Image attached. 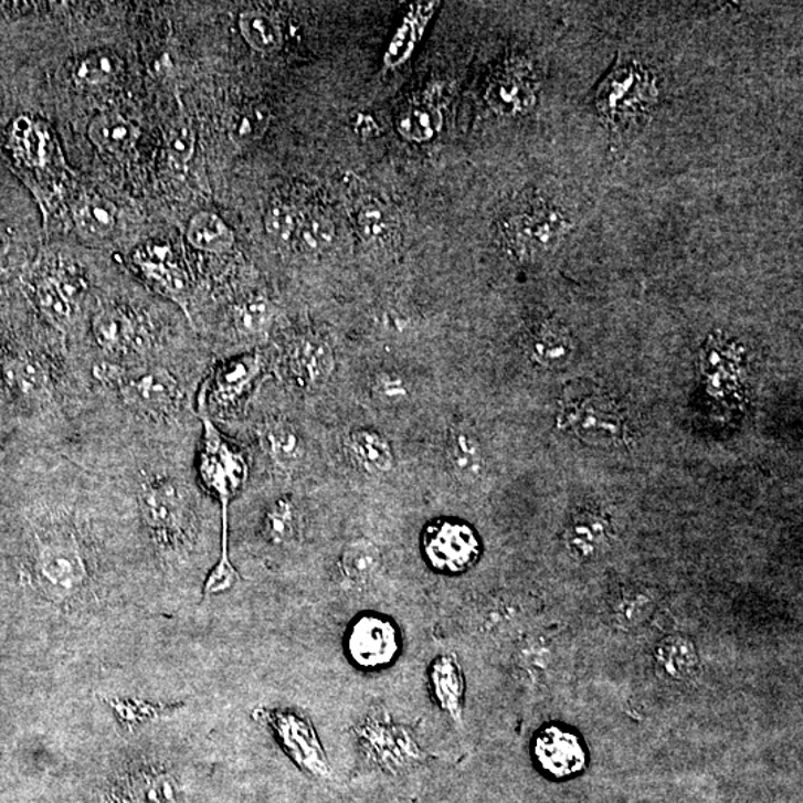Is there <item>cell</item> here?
Segmentation results:
<instances>
[{
  "label": "cell",
  "mask_w": 803,
  "mask_h": 803,
  "mask_svg": "<svg viewBox=\"0 0 803 803\" xmlns=\"http://www.w3.org/2000/svg\"><path fill=\"white\" fill-rule=\"evenodd\" d=\"M203 445L199 471L205 487L218 497L222 510L221 557L204 583V594H221L234 587L237 571L228 556V510L231 501L246 483L249 467L242 451L235 448L214 426L208 414L203 415Z\"/></svg>",
  "instance_id": "6da1fadb"
},
{
  "label": "cell",
  "mask_w": 803,
  "mask_h": 803,
  "mask_svg": "<svg viewBox=\"0 0 803 803\" xmlns=\"http://www.w3.org/2000/svg\"><path fill=\"white\" fill-rule=\"evenodd\" d=\"M139 504L146 530L158 551L173 560L187 557L199 539V528L183 489L171 480H150L141 488Z\"/></svg>",
  "instance_id": "7a4b0ae2"
},
{
  "label": "cell",
  "mask_w": 803,
  "mask_h": 803,
  "mask_svg": "<svg viewBox=\"0 0 803 803\" xmlns=\"http://www.w3.org/2000/svg\"><path fill=\"white\" fill-rule=\"evenodd\" d=\"M479 551L478 536L465 522L442 519L424 530V557L441 573H463L475 564Z\"/></svg>",
  "instance_id": "3957f363"
},
{
  "label": "cell",
  "mask_w": 803,
  "mask_h": 803,
  "mask_svg": "<svg viewBox=\"0 0 803 803\" xmlns=\"http://www.w3.org/2000/svg\"><path fill=\"white\" fill-rule=\"evenodd\" d=\"M266 723L272 726L283 750L305 772L316 779H328L330 768L319 738L310 721L289 710H266Z\"/></svg>",
  "instance_id": "277c9868"
},
{
  "label": "cell",
  "mask_w": 803,
  "mask_h": 803,
  "mask_svg": "<svg viewBox=\"0 0 803 803\" xmlns=\"http://www.w3.org/2000/svg\"><path fill=\"white\" fill-rule=\"evenodd\" d=\"M347 652L363 669L388 667L399 654V634L393 622L381 615H363L351 624Z\"/></svg>",
  "instance_id": "5b68a950"
},
{
  "label": "cell",
  "mask_w": 803,
  "mask_h": 803,
  "mask_svg": "<svg viewBox=\"0 0 803 803\" xmlns=\"http://www.w3.org/2000/svg\"><path fill=\"white\" fill-rule=\"evenodd\" d=\"M532 754L540 770L556 780L571 779L587 767V750L577 733L561 726H547L535 738Z\"/></svg>",
  "instance_id": "8992f818"
},
{
  "label": "cell",
  "mask_w": 803,
  "mask_h": 803,
  "mask_svg": "<svg viewBox=\"0 0 803 803\" xmlns=\"http://www.w3.org/2000/svg\"><path fill=\"white\" fill-rule=\"evenodd\" d=\"M127 403L148 414H166L179 401V385L175 377L162 368L149 369L127 378L121 384Z\"/></svg>",
  "instance_id": "52a82bcc"
},
{
  "label": "cell",
  "mask_w": 803,
  "mask_h": 803,
  "mask_svg": "<svg viewBox=\"0 0 803 803\" xmlns=\"http://www.w3.org/2000/svg\"><path fill=\"white\" fill-rule=\"evenodd\" d=\"M569 416L573 431L594 444H615L624 437L625 426L621 415L600 399H588L574 406Z\"/></svg>",
  "instance_id": "ba28073f"
},
{
  "label": "cell",
  "mask_w": 803,
  "mask_h": 803,
  "mask_svg": "<svg viewBox=\"0 0 803 803\" xmlns=\"http://www.w3.org/2000/svg\"><path fill=\"white\" fill-rule=\"evenodd\" d=\"M290 368L296 380L305 388H319L334 373V351L324 339L299 338L290 350Z\"/></svg>",
  "instance_id": "9c48e42d"
},
{
  "label": "cell",
  "mask_w": 803,
  "mask_h": 803,
  "mask_svg": "<svg viewBox=\"0 0 803 803\" xmlns=\"http://www.w3.org/2000/svg\"><path fill=\"white\" fill-rule=\"evenodd\" d=\"M564 228L561 214L542 208L521 214L514 223V239L517 246L528 255H539L551 251L560 240Z\"/></svg>",
  "instance_id": "30bf717a"
},
{
  "label": "cell",
  "mask_w": 803,
  "mask_h": 803,
  "mask_svg": "<svg viewBox=\"0 0 803 803\" xmlns=\"http://www.w3.org/2000/svg\"><path fill=\"white\" fill-rule=\"evenodd\" d=\"M260 369L261 363L256 356H243L223 363L214 373L209 388L214 403L219 406H230L237 402L255 380Z\"/></svg>",
  "instance_id": "8fae6325"
},
{
  "label": "cell",
  "mask_w": 803,
  "mask_h": 803,
  "mask_svg": "<svg viewBox=\"0 0 803 803\" xmlns=\"http://www.w3.org/2000/svg\"><path fill=\"white\" fill-rule=\"evenodd\" d=\"M93 334L98 346L109 351H127L144 344L135 321L118 308H103L93 319Z\"/></svg>",
  "instance_id": "7c38bea8"
},
{
  "label": "cell",
  "mask_w": 803,
  "mask_h": 803,
  "mask_svg": "<svg viewBox=\"0 0 803 803\" xmlns=\"http://www.w3.org/2000/svg\"><path fill=\"white\" fill-rule=\"evenodd\" d=\"M140 131L136 124L118 114H103L88 126V137L98 149L110 156H123L135 148Z\"/></svg>",
  "instance_id": "4fadbf2b"
},
{
  "label": "cell",
  "mask_w": 803,
  "mask_h": 803,
  "mask_svg": "<svg viewBox=\"0 0 803 803\" xmlns=\"http://www.w3.org/2000/svg\"><path fill=\"white\" fill-rule=\"evenodd\" d=\"M431 685L442 710L448 711L455 720L461 719L463 677L454 656L444 655L433 661Z\"/></svg>",
  "instance_id": "5bb4252c"
},
{
  "label": "cell",
  "mask_w": 803,
  "mask_h": 803,
  "mask_svg": "<svg viewBox=\"0 0 803 803\" xmlns=\"http://www.w3.org/2000/svg\"><path fill=\"white\" fill-rule=\"evenodd\" d=\"M448 457L455 475L463 480L475 483L485 471L483 446L469 429L457 427L451 432Z\"/></svg>",
  "instance_id": "9a60e30c"
},
{
  "label": "cell",
  "mask_w": 803,
  "mask_h": 803,
  "mask_svg": "<svg viewBox=\"0 0 803 803\" xmlns=\"http://www.w3.org/2000/svg\"><path fill=\"white\" fill-rule=\"evenodd\" d=\"M261 440L272 461L283 469H292L303 461V440L292 424L283 420L266 423L262 429Z\"/></svg>",
  "instance_id": "2e32d148"
},
{
  "label": "cell",
  "mask_w": 803,
  "mask_h": 803,
  "mask_svg": "<svg viewBox=\"0 0 803 803\" xmlns=\"http://www.w3.org/2000/svg\"><path fill=\"white\" fill-rule=\"evenodd\" d=\"M528 350L531 359L540 367L558 369L570 362L573 342L560 326L543 325L531 335Z\"/></svg>",
  "instance_id": "e0dca14e"
},
{
  "label": "cell",
  "mask_w": 803,
  "mask_h": 803,
  "mask_svg": "<svg viewBox=\"0 0 803 803\" xmlns=\"http://www.w3.org/2000/svg\"><path fill=\"white\" fill-rule=\"evenodd\" d=\"M349 448L356 462L372 474H388L393 469L392 445L380 433L360 429L349 437Z\"/></svg>",
  "instance_id": "ac0fdd59"
},
{
  "label": "cell",
  "mask_w": 803,
  "mask_h": 803,
  "mask_svg": "<svg viewBox=\"0 0 803 803\" xmlns=\"http://www.w3.org/2000/svg\"><path fill=\"white\" fill-rule=\"evenodd\" d=\"M188 242L196 249L210 253H223L234 246V233L218 214L200 212L189 221Z\"/></svg>",
  "instance_id": "d6986e66"
},
{
  "label": "cell",
  "mask_w": 803,
  "mask_h": 803,
  "mask_svg": "<svg viewBox=\"0 0 803 803\" xmlns=\"http://www.w3.org/2000/svg\"><path fill=\"white\" fill-rule=\"evenodd\" d=\"M76 228L84 237L101 240L114 233L118 222L117 205L103 197H88L75 213Z\"/></svg>",
  "instance_id": "ffe728a7"
},
{
  "label": "cell",
  "mask_w": 803,
  "mask_h": 803,
  "mask_svg": "<svg viewBox=\"0 0 803 803\" xmlns=\"http://www.w3.org/2000/svg\"><path fill=\"white\" fill-rule=\"evenodd\" d=\"M240 32L244 41L253 50L262 54H274L282 49L283 33L281 25L261 11H246L240 15Z\"/></svg>",
  "instance_id": "44dd1931"
},
{
  "label": "cell",
  "mask_w": 803,
  "mask_h": 803,
  "mask_svg": "<svg viewBox=\"0 0 803 803\" xmlns=\"http://www.w3.org/2000/svg\"><path fill=\"white\" fill-rule=\"evenodd\" d=\"M272 123V112L261 103H249L235 109L228 121L231 139L239 145H251L262 139Z\"/></svg>",
  "instance_id": "7402d4cb"
},
{
  "label": "cell",
  "mask_w": 803,
  "mask_h": 803,
  "mask_svg": "<svg viewBox=\"0 0 803 803\" xmlns=\"http://www.w3.org/2000/svg\"><path fill=\"white\" fill-rule=\"evenodd\" d=\"M656 659L659 668L674 680H686L698 668V655L694 644L682 637L664 640Z\"/></svg>",
  "instance_id": "603a6c76"
},
{
  "label": "cell",
  "mask_w": 803,
  "mask_h": 803,
  "mask_svg": "<svg viewBox=\"0 0 803 803\" xmlns=\"http://www.w3.org/2000/svg\"><path fill=\"white\" fill-rule=\"evenodd\" d=\"M381 566L380 549L369 540L360 539L344 549L341 570L351 582L364 583L377 573Z\"/></svg>",
  "instance_id": "cb8c5ba5"
},
{
  "label": "cell",
  "mask_w": 803,
  "mask_h": 803,
  "mask_svg": "<svg viewBox=\"0 0 803 803\" xmlns=\"http://www.w3.org/2000/svg\"><path fill=\"white\" fill-rule=\"evenodd\" d=\"M124 67L123 60L109 50H98L81 60L75 68L76 83L98 87L112 83Z\"/></svg>",
  "instance_id": "d4e9b609"
},
{
  "label": "cell",
  "mask_w": 803,
  "mask_h": 803,
  "mask_svg": "<svg viewBox=\"0 0 803 803\" xmlns=\"http://www.w3.org/2000/svg\"><path fill=\"white\" fill-rule=\"evenodd\" d=\"M7 378L12 388L28 399H42L49 394L50 380L41 363L17 359L7 364Z\"/></svg>",
  "instance_id": "484cf974"
},
{
  "label": "cell",
  "mask_w": 803,
  "mask_h": 803,
  "mask_svg": "<svg viewBox=\"0 0 803 803\" xmlns=\"http://www.w3.org/2000/svg\"><path fill=\"white\" fill-rule=\"evenodd\" d=\"M442 118L435 107L415 105L403 110L398 118L399 135L412 141H429L441 131Z\"/></svg>",
  "instance_id": "4316f807"
},
{
  "label": "cell",
  "mask_w": 803,
  "mask_h": 803,
  "mask_svg": "<svg viewBox=\"0 0 803 803\" xmlns=\"http://www.w3.org/2000/svg\"><path fill=\"white\" fill-rule=\"evenodd\" d=\"M569 547L579 557H592L607 542V524L596 515H583L570 527Z\"/></svg>",
  "instance_id": "83f0119b"
},
{
  "label": "cell",
  "mask_w": 803,
  "mask_h": 803,
  "mask_svg": "<svg viewBox=\"0 0 803 803\" xmlns=\"http://www.w3.org/2000/svg\"><path fill=\"white\" fill-rule=\"evenodd\" d=\"M488 103L500 114L515 115L530 109L535 103L528 85L514 80L497 81L487 94Z\"/></svg>",
  "instance_id": "f1b7e54d"
},
{
  "label": "cell",
  "mask_w": 803,
  "mask_h": 803,
  "mask_svg": "<svg viewBox=\"0 0 803 803\" xmlns=\"http://www.w3.org/2000/svg\"><path fill=\"white\" fill-rule=\"evenodd\" d=\"M335 235H337V228H335L332 219L320 210H313L305 216H300L296 239L307 251H325L334 243Z\"/></svg>",
  "instance_id": "f546056e"
},
{
  "label": "cell",
  "mask_w": 803,
  "mask_h": 803,
  "mask_svg": "<svg viewBox=\"0 0 803 803\" xmlns=\"http://www.w3.org/2000/svg\"><path fill=\"white\" fill-rule=\"evenodd\" d=\"M296 513L289 499H278L264 518V536L270 543L285 547L295 539Z\"/></svg>",
  "instance_id": "4dcf8cb0"
},
{
  "label": "cell",
  "mask_w": 803,
  "mask_h": 803,
  "mask_svg": "<svg viewBox=\"0 0 803 803\" xmlns=\"http://www.w3.org/2000/svg\"><path fill=\"white\" fill-rule=\"evenodd\" d=\"M38 303L46 317H50L55 325L64 326L71 320L72 303L60 289L57 281L53 277H44L36 285Z\"/></svg>",
  "instance_id": "1f68e13d"
},
{
  "label": "cell",
  "mask_w": 803,
  "mask_h": 803,
  "mask_svg": "<svg viewBox=\"0 0 803 803\" xmlns=\"http://www.w3.org/2000/svg\"><path fill=\"white\" fill-rule=\"evenodd\" d=\"M300 216L286 203H276L266 210L265 230L274 240L289 243L298 234Z\"/></svg>",
  "instance_id": "d6a6232c"
},
{
  "label": "cell",
  "mask_w": 803,
  "mask_h": 803,
  "mask_svg": "<svg viewBox=\"0 0 803 803\" xmlns=\"http://www.w3.org/2000/svg\"><path fill=\"white\" fill-rule=\"evenodd\" d=\"M194 149L196 136L191 127L184 121L171 126L169 135H167V152H169L171 165L183 169L191 160Z\"/></svg>",
  "instance_id": "836d02e7"
},
{
  "label": "cell",
  "mask_w": 803,
  "mask_h": 803,
  "mask_svg": "<svg viewBox=\"0 0 803 803\" xmlns=\"http://www.w3.org/2000/svg\"><path fill=\"white\" fill-rule=\"evenodd\" d=\"M270 321H272V308L266 300L261 298L247 300L235 315L237 328L247 335L264 332L268 328Z\"/></svg>",
  "instance_id": "e575fe53"
},
{
  "label": "cell",
  "mask_w": 803,
  "mask_h": 803,
  "mask_svg": "<svg viewBox=\"0 0 803 803\" xmlns=\"http://www.w3.org/2000/svg\"><path fill=\"white\" fill-rule=\"evenodd\" d=\"M358 225L367 239H382L389 234L392 219L384 205L368 201L358 212Z\"/></svg>",
  "instance_id": "d590c367"
},
{
  "label": "cell",
  "mask_w": 803,
  "mask_h": 803,
  "mask_svg": "<svg viewBox=\"0 0 803 803\" xmlns=\"http://www.w3.org/2000/svg\"><path fill=\"white\" fill-rule=\"evenodd\" d=\"M140 265L149 277L160 283L171 294H183L188 289L187 274L179 266L167 264L165 257L158 261H144L140 262Z\"/></svg>",
  "instance_id": "8d00e7d4"
},
{
  "label": "cell",
  "mask_w": 803,
  "mask_h": 803,
  "mask_svg": "<svg viewBox=\"0 0 803 803\" xmlns=\"http://www.w3.org/2000/svg\"><path fill=\"white\" fill-rule=\"evenodd\" d=\"M372 390L378 401L390 403V405L405 401L408 397L405 380L394 372L378 373L376 380H373Z\"/></svg>",
  "instance_id": "74e56055"
},
{
  "label": "cell",
  "mask_w": 803,
  "mask_h": 803,
  "mask_svg": "<svg viewBox=\"0 0 803 803\" xmlns=\"http://www.w3.org/2000/svg\"><path fill=\"white\" fill-rule=\"evenodd\" d=\"M11 235L8 233L6 228H0V257L6 256L7 252L10 251Z\"/></svg>",
  "instance_id": "f35d334b"
}]
</instances>
